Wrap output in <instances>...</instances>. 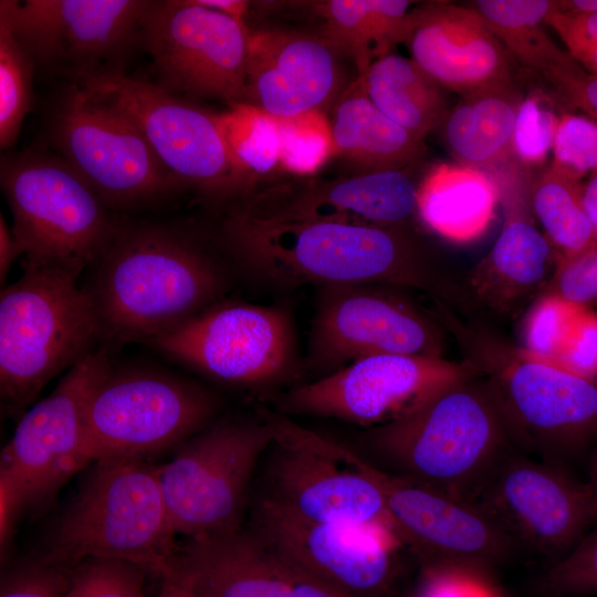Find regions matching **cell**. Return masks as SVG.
<instances>
[{
    "label": "cell",
    "instance_id": "obj_4",
    "mask_svg": "<svg viewBox=\"0 0 597 597\" xmlns=\"http://www.w3.org/2000/svg\"><path fill=\"white\" fill-rule=\"evenodd\" d=\"M365 443L383 470L471 503L519 451L489 383L476 370L409 415L368 429Z\"/></svg>",
    "mask_w": 597,
    "mask_h": 597
},
{
    "label": "cell",
    "instance_id": "obj_16",
    "mask_svg": "<svg viewBox=\"0 0 597 597\" xmlns=\"http://www.w3.org/2000/svg\"><path fill=\"white\" fill-rule=\"evenodd\" d=\"M273 433L259 498L314 523L397 536L378 488L337 461L287 416L262 409ZM399 540V538H398Z\"/></svg>",
    "mask_w": 597,
    "mask_h": 597
},
{
    "label": "cell",
    "instance_id": "obj_48",
    "mask_svg": "<svg viewBox=\"0 0 597 597\" xmlns=\"http://www.w3.org/2000/svg\"><path fill=\"white\" fill-rule=\"evenodd\" d=\"M270 556L273 558L285 583L287 597H353L324 582L308 576L271 554Z\"/></svg>",
    "mask_w": 597,
    "mask_h": 597
},
{
    "label": "cell",
    "instance_id": "obj_9",
    "mask_svg": "<svg viewBox=\"0 0 597 597\" xmlns=\"http://www.w3.org/2000/svg\"><path fill=\"white\" fill-rule=\"evenodd\" d=\"M273 443L266 420L229 417L211 421L158 465L166 505L185 538L239 530L254 471Z\"/></svg>",
    "mask_w": 597,
    "mask_h": 597
},
{
    "label": "cell",
    "instance_id": "obj_54",
    "mask_svg": "<svg viewBox=\"0 0 597 597\" xmlns=\"http://www.w3.org/2000/svg\"><path fill=\"white\" fill-rule=\"evenodd\" d=\"M597 506V442L587 455V480Z\"/></svg>",
    "mask_w": 597,
    "mask_h": 597
},
{
    "label": "cell",
    "instance_id": "obj_29",
    "mask_svg": "<svg viewBox=\"0 0 597 597\" xmlns=\"http://www.w3.org/2000/svg\"><path fill=\"white\" fill-rule=\"evenodd\" d=\"M328 119L334 156L356 165L362 174L406 169L423 154V143L371 103L360 76L336 98Z\"/></svg>",
    "mask_w": 597,
    "mask_h": 597
},
{
    "label": "cell",
    "instance_id": "obj_50",
    "mask_svg": "<svg viewBox=\"0 0 597 597\" xmlns=\"http://www.w3.org/2000/svg\"><path fill=\"white\" fill-rule=\"evenodd\" d=\"M197 2L206 8L230 15L243 23L249 13V1L242 0H197Z\"/></svg>",
    "mask_w": 597,
    "mask_h": 597
},
{
    "label": "cell",
    "instance_id": "obj_42",
    "mask_svg": "<svg viewBox=\"0 0 597 597\" xmlns=\"http://www.w3.org/2000/svg\"><path fill=\"white\" fill-rule=\"evenodd\" d=\"M552 153L551 163L577 179L597 174V123L584 114L561 113Z\"/></svg>",
    "mask_w": 597,
    "mask_h": 597
},
{
    "label": "cell",
    "instance_id": "obj_12",
    "mask_svg": "<svg viewBox=\"0 0 597 597\" xmlns=\"http://www.w3.org/2000/svg\"><path fill=\"white\" fill-rule=\"evenodd\" d=\"M317 446L378 488L397 537L418 565L446 563L493 572L520 552L476 503L385 471L332 439L320 436Z\"/></svg>",
    "mask_w": 597,
    "mask_h": 597
},
{
    "label": "cell",
    "instance_id": "obj_23",
    "mask_svg": "<svg viewBox=\"0 0 597 597\" xmlns=\"http://www.w3.org/2000/svg\"><path fill=\"white\" fill-rule=\"evenodd\" d=\"M417 191L406 169L331 180L296 177L255 189L230 212L271 224L333 221L407 228L418 217Z\"/></svg>",
    "mask_w": 597,
    "mask_h": 597
},
{
    "label": "cell",
    "instance_id": "obj_7",
    "mask_svg": "<svg viewBox=\"0 0 597 597\" xmlns=\"http://www.w3.org/2000/svg\"><path fill=\"white\" fill-rule=\"evenodd\" d=\"M0 181L23 268L77 280L121 227L91 185L62 156L28 150L1 159Z\"/></svg>",
    "mask_w": 597,
    "mask_h": 597
},
{
    "label": "cell",
    "instance_id": "obj_38",
    "mask_svg": "<svg viewBox=\"0 0 597 597\" xmlns=\"http://www.w3.org/2000/svg\"><path fill=\"white\" fill-rule=\"evenodd\" d=\"M580 308L556 295L542 294L522 316L519 344L554 363Z\"/></svg>",
    "mask_w": 597,
    "mask_h": 597
},
{
    "label": "cell",
    "instance_id": "obj_37",
    "mask_svg": "<svg viewBox=\"0 0 597 597\" xmlns=\"http://www.w3.org/2000/svg\"><path fill=\"white\" fill-rule=\"evenodd\" d=\"M559 116L545 93L540 90L525 93L513 134V155L524 168L532 170L545 164L553 149Z\"/></svg>",
    "mask_w": 597,
    "mask_h": 597
},
{
    "label": "cell",
    "instance_id": "obj_8",
    "mask_svg": "<svg viewBox=\"0 0 597 597\" xmlns=\"http://www.w3.org/2000/svg\"><path fill=\"white\" fill-rule=\"evenodd\" d=\"M112 368L106 348L93 350L21 417L0 457L2 546L8 545L23 511L48 502L92 463L84 438L87 405Z\"/></svg>",
    "mask_w": 597,
    "mask_h": 597
},
{
    "label": "cell",
    "instance_id": "obj_53",
    "mask_svg": "<svg viewBox=\"0 0 597 597\" xmlns=\"http://www.w3.org/2000/svg\"><path fill=\"white\" fill-rule=\"evenodd\" d=\"M554 9L564 13H597V0H555Z\"/></svg>",
    "mask_w": 597,
    "mask_h": 597
},
{
    "label": "cell",
    "instance_id": "obj_45",
    "mask_svg": "<svg viewBox=\"0 0 597 597\" xmlns=\"http://www.w3.org/2000/svg\"><path fill=\"white\" fill-rule=\"evenodd\" d=\"M544 24L557 33L578 65L597 76V13H564L553 8Z\"/></svg>",
    "mask_w": 597,
    "mask_h": 597
},
{
    "label": "cell",
    "instance_id": "obj_25",
    "mask_svg": "<svg viewBox=\"0 0 597 597\" xmlns=\"http://www.w3.org/2000/svg\"><path fill=\"white\" fill-rule=\"evenodd\" d=\"M404 44L420 69L459 96L519 80L515 62L469 6L432 1L410 10Z\"/></svg>",
    "mask_w": 597,
    "mask_h": 597
},
{
    "label": "cell",
    "instance_id": "obj_18",
    "mask_svg": "<svg viewBox=\"0 0 597 597\" xmlns=\"http://www.w3.org/2000/svg\"><path fill=\"white\" fill-rule=\"evenodd\" d=\"M147 344L207 376L244 388L280 383L296 359L293 325L279 306L216 303Z\"/></svg>",
    "mask_w": 597,
    "mask_h": 597
},
{
    "label": "cell",
    "instance_id": "obj_27",
    "mask_svg": "<svg viewBox=\"0 0 597 597\" xmlns=\"http://www.w3.org/2000/svg\"><path fill=\"white\" fill-rule=\"evenodd\" d=\"M524 95L516 80L460 96L438 127L454 163L492 175L516 160L513 134Z\"/></svg>",
    "mask_w": 597,
    "mask_h": 597
},
{
    "label": "cell",
    "instance_id": "obj_34",
    "mask_svg": "<svg viewBox=\"0 0 597 597\" xmlns=\"http://www.w3.org/2000/svg\"><path fill=\"white\" fill-rule=\"evenodd\" d=\"M217 122L247 196L254 190L256 179L280 166L275 117L250 104L238 103L217 114Z\"/></svg>",
    "mask_w": 597,
    "mask_h": 597
},
{
    "label": "cell",
    "instance_id": "obj_44",
    "mask_svg": "<svg viewBox=\"0 0 597 597\" xmlns=\"http://www.w3.org/2000/svg\"><path fill=\"white\" fill-rule=\"evenodd\" d=\"M544 293L580 307L593 308L597 303V245L577 255L559 259Z\"/></svg>",
    "mask_w": 597,
    "mask_h": 597
},
{
    "label": "cell",
    "instance_id": "obj_46",
    "mask_svg": "<svg viewBox=\"0 0 597 597\" xmlns=\"http://www.w3.org/2000/svg\"><path fill=\"white\" fill-rule=\"evenodd\" d=\"M588 378H597V311L582 307L554 362Z\"/></svg>",
    "mask_w": 597,
    "mask_h": 597
},
{
    "label": "cell",
    "instance_id": "obj_3",
    "mask_svg": "<svg viewBox=\"0 0 597 597\" xmlns=\"http://www.w3.org/2000/svg\"><path fill=\"white\" fill-rule=\"evenodd\" d=\"M91 294L102 337L148 343L217 303L221 264L189 235L157 224L122 226L96 260Z\"/></svg>",
    "mask_w": 597,
    "mask_h": 597
},
{
    "label": "cell",
    "instance_id": "obj_19",
    "mask_svg": "<svg viewBox=\"0 0 597 597\" xmlns=\"http://www.w3.org/2000/svg\"><path fill=\"white\" fill-rule=\"evenodd\" d=\"M467 360L378 355L281 395L280 413L334 418L368 429L398 420L474 373Z\"/></svg>",
    "mask_w": 597,
    "mask_h": 597
},
{
    "label": "cell",
    "instance_id": "obj_41",
    "mask_svg": "<svg viewBox=\"0 0 597 597\" xmlns=\"http://www.w3.org/2000/svg\"><path fill=\"white\" fill-rule=\"evenodd\" d=\"M147 576L125 562L87 559L73 568L64 597H145Z\"/></svg>",
    "mask_w": 597,
    "mask_h": 597
},
{
    "label": "cell",
    "instance_id": "obj_26",
    "mask_svg": "<svg viewBox=\"0 0 597 597\" xmlns=\"http://www.w3.org/2000/svg\"><path fill=\"white\" fill-rule=\"evenodd\" d=\"M175 569L195 597H287L273 558L243 527L185 538Z\"/></svg>",
    "mask_w": 597,
    "mask_h": 597
},
{
    "label": "cell",
    "instance_id": "obj_17",
    "mask_svg": "<svg viewBox=\"0 0 597 597\" xmlns=\"http://www.w3.org/2000/svg\"><path fill=\"white\" fill-rule=\"evenodd\" d=\"M52 138L107 207L145 203L182 186L128 118L77 85L55 114Z\"/></svg>",
    "mask_w": 597,
    "mask_h": 597
},
{
    "label": "cell",
    "instance_id": "obj_20",
    "mask_svg": "<svg viewBox=\"0 0 597 597\" xmlns=\"http://www.w3.org/2000/svg\"><path fill=\"white\" fill-rule=\"evenodd\" d=\"M250 30L197 0L153 1L139 43L169 92L243 103Z\"/></svg>",
    "mask_w": 597,
    "mask_h": 597
},
{
    "label": "cell",
    "instance_id": "obj_35",
    "mask_svg": "<svg viewBox=\"0 0 597 597\" xmlns=\"http://www.w3.org/2000/svg\"><path fill=\"white\" fill-rule=\"evenodd\" d=\"M35 64L0 20V146L9 149L18 139L21 125L33 106L32 78Z\"/></svg>",
    "mask_w": 597,
    "mask_h": 597
},
{
    "label": "cell",
    "instance_id": "obj_15",
    "mask_svg": "<svg viewBox=\"0 0 597 597\" xmlns=\"http://www.w3.org/2000/svg\"><path fill=\"white\" fill-rule=\"evenodd\" d=\"M249 531L277 559L353 597H400L402 554L392 533L314 523L259 498Z\"/></svg>",
    "mask_w": 597,
    "mask_h": 597
},
{
    "label": "cell",
    "instance_id": "obj_2",
    "mask_svg": "<svg viewBox=\"0 0 597 597\" xmlns=\"http://www.w3.org/2000/svg\"><path fill=\"white\" fill-rule=\"evenodd\" d=\"M462 359L489 383L516 449L566 467L597 442V378L537 357L501 328L431 298Z\"/></svg>",
    "mask_w": 597,
    "mask_h": 597
},
{
    "label": "cell",
    "instance_id": "obj_14",
    "mask_svg": "<svg viewBox=\"0 0 597 597\" xmlns=\"http://www.w3.org/2000/svg\"><path fill=\"white\" fill-rule=\"evenodd\" d=\"M74 85L128 118L182 186L195 187L217 199L245 195L217 114L180 100L159 84L125 73Z\"/></svg>",
    "mask_w": 597,
    "mask_h": 597
},
{
    "label": "cell",
    "instance_id": "obj_31",
    "mask_svg": "<svg viewBox=\"0 0 597 597\" xmlns=\"http://www.w3.org/2000/svg\"><path fill=\"white\" fill-rule=\"evenodd\" d=\"M358 76L371 103L421 143L440 126L452 106L449 91L411 59L399 54L378 59Z\"/></svg>",
    "mask_w": 597,
    "mask_h": 597
},
{
    "label": "cell",
    "instance_id": "obj_13",
    "mask_svg": "<svg viewBox=\"0 0 597 597\" xmlns=\"http://www.w3.org/2000/svg\"><path fill=\"white\" fill-rule=\"evenodd\" d=\"M149 0H1L3 20L35 66L81 84L124 73Z\"/></svg>",
    "mask_w": 597,
    "mask_h": 597
},
{
    "label": "cell",
    "instance_id": "obj_39",
    "mask_svg": "<svg viewBox=\"0 0 597 597\" xmlns=\"http://www.w3.org/2000/svg\"><path fill=\"white\" fill-rule=\"evenodd\" d=\"M544 597L597 596V524L562 558L536 579Z\"/></svg>",
    "mask_w": 597,
    "mask_h": 597
},
{
    "label": "cell",
    "instance_id": "obj_28",
    "mask_svg": "<svg viewBox=\"0 0 597 597\" xmlns=\"http://www.w3.org/2000/svg\"><path fill=\"white\" fill-rule=\"evenodd\" d=\"M499 205L496 182L488 174L458 163L438 164L418 182L419 219L453 243L482 237L495 219Z\"/></svg>",
    "mask_w": 597,
    "mask_h": 597
},
{
    "label": "cell",
    "instance_id": "obj_47",
    "mask_svg": "<svg viewBox=\"0 0 597 597\" xmlns=\"http://www.w3.org/2000/svg\"><path fill=\"white\" fill-rule=\"evenodd\" d=\"M544 80L556 96L570 108L583 112L597 123V76L586 72L572 57L554 69Z\"/></svg>",
    "mask_w": 597,
    "mask_h": 597
},
{
    "label": "cell",
    "instance_id": "obj_51",
    "mask_svg": "<svg viewBox=\"0 0 597 597\" xmlns=\"http://www.w3.org/2000/svg\"><path fill=\"white\" fill-rule=\"evenodd\" d=\"M160 580L158 597H195L186 578L176 569Z\"/></svg>",
    "mask_w": 597,
    "mask_h": 597
},
{
    "label": "cell",
    "instance_id": "obj_24",
    "mask_svg": "<svg viewBox=\"0 0 597 597\" xmlns=\"http://www.w3.org/2000/svg\"><path fill=\"white\" fill-rule=\"evenodd\" d=\"M339 55L320 34L250 31L243 103L277 118L324 112L343 92Z\"/></svg>",
    "mask_w": 597,
    "mask_h": 597
},
{
    "label": "cell",
    "instance_id": "obj_21",
    "mask_svg": "<svg viewBox=\"0 0 597 597\" xmlns=\"http://www.w3.org/2000/svg\"><path fill=\"white\" fill-rule=\"evenodd\" d=\"M519 551L551 559L566 555L597 524V506L586 481L568 468L520 451L495 470L474 501Z\"/></svg>",
    "mask_w": 597,
    "mask_h": 597
},
{
    "label": "cell",
    "instance_id": "obj_10",
    "mask_svg": "<svg viewBox=\"0 0 597 597\" xmlns=\"http://www.w3.org/2000/svg\"><path fill=\"white\" fill-rule=\"evenodd\" d=\"M218 400L179 376L150 369L112 370L87 405L85 450L103 459H144L177 448L209 425Z\"/></svg>",
    "mask_w": 597,
    "mask_h": 597
},
{
    "label": "cell",
    "instance_id": "obj_30",
    "mask_svg": "<svg viewBox=\"0 0 597 597\" xmlns=\"http://www.w3.org/2000/svg\"><path fill=\"white\" fill-rule=\"evenodd\" d=\"M411 1L327 0L313 2L321 33L341 54L349 56L365 74L378 59L405 42Z\"/></svg>",
    "mask_w": 597,
    "mask_h": 597
},
{
    "label": "cell",
    "instance_id": "obj_43",
    "mask_svg": "<svg viewBox=\"0 0 597 597\" xmlns=\"http://www.w3.org/2000/svg\"><path fill=\"white\" fill-rule=\"evenodd\" d=\"M72 570L40 556L2 576L0 597H64Z\"/></svg>",
    "mask_w": 597,
    "mask_h": 597
},
{
    "label": "cell",
    "instance_id": "obj_36",
    "mask_svg": "<svg viewBox=\"0 0 597 597\" xmlns=\"http://www.w3.org/2000/svg\"><path fill=\"white\" fill-rule=\"evenodd\" d=\"M280 136V167L305 178L334 156L329 119L324 112L275 117Z\"/></svg>",
    "mask_w": 597,
    "mask_h": 597
},
{
    "label": "cell",
    "instance_id": "obj_11",
    "mask_svg": "<svg viewBox=\"0 0 597 597\" xmlns=\"http://www.w3.org/2000/svg\"><path fill=\"white\" fill-rule=\"evenodd\" d=\"M399 286H321L305 368L324 377L363 358L411 355L443 358L446 336L430 310Z\"/></svg>",
    "mask_w": 597,
    "mask_h": 597
},
{
    "label": "cell",
    "instance_id": "obj_1",
    "mask_svg": "<svg viewBox=\"0 0 597 597\" xmlns=\"http://www.w3.org/2000/svg\"><path fill=\"white\" fill-rule=\"evenodd\" d=\"M224 242L252 274L273 284H383L415 289L452 307L460 276L441 269L407 228L348 222L271 224L229 211Z\"/></svg>",
    "mask_w": 597,
    "mask_h": 597
},
{
    "label": "cell",
    "instance_id": "obj_6",
    "mask_svg": "<svg viewBox=\"0 0 597 597\" xmlns=\"http://www.w3.org/2000/svg\"><path fill=\"white\" fill-rule=\"evenodd\" d=\"M76 279L23 268L0 293V392L9 413L34 401L56 375L94 349L102 337L95 303Z\"/></svg>",
    "mask_w": 597,
    "mask_h": 597
},
{
    "label": "cell",
    "instance_id": "obj_40",
    "mask_svg": "<svg viewBox=\"0 0 597 597\" xmlns=\"http://www.w3.org/2000/svg\"><path fill=\"white\" fill-rule=\"evenodd\" d=\"M407 597H503L493 572L457 564L418 565Z\"/></svg>",
    "mask_w": 597,
    "mask_h": 597
},
{
    "label": "cell",
    "instance_id": "obj_49",
    "mask_svg": "<svg viewBox=\"0 0 597 597\" xmlns=\"http://www.w3.org/2000/svg\"><path fill=\"white\" fill-rule=\"evenodd\" d=\"M21 255L20 247L9 229L2 214L0 216V282L3 287V282L10 271L14 259Z\"/></svg>",
    "mask_w": 597,
    "mask_h": 597
},
{
    "label": "cell",
    "instance_id": "obj_32",
    "mask_svg": "<svg viewBox=\"0 0 597 597\" xmlns=\"http://www.w3.org/2000/svg\"><path fill=\"white\" fill-rule=\"evenodd\" d=\"M468 6L482 17L517 66L544 78L570 60L542 27L554 0H476Z\"/></svg>",
    "mask_w": 597,
    "mask_h": 597
},
{
    "label": "cell",
    "instance_id": "obj_33",
    "mask_svg": "<svg viewBox=\"0 0 597 597\" xmlns=\"http://www.w3.org/2000/svg\"><path fill=\"white\" fill-rule=\"evenodd\" d=\"M583 184L552 163L532 181L533 214L558 260L597 245L583 205Z\"/></svg>",
    "mask_w": 597,
    "mask_h": 597
},
{
    "label": "cell",
    "instance_id": "obj_22",
    "mask_svg": "<svg viewBox=\"0 0 597 597\" xmlns=\"http://www.w3.org/2000/svg\"><path fill=\"white\" fill-rule=\"evenodd\" d=\"M490 177L499 187L503 224L489 253L461 276L458 311L498 325L522 317L544 293L558 256L532 211L531 170L514 160Z\"/></svg>",
    "mask_w": 597,
    "mask_h": 597
},
{
    "label": "cell",
    "instance_id": "obj_52",
    "mask_svg": "<svg viewBox=\"0 0 597 597\" xmlns=\"http://www.w3.org/2000/svg\"><path fill=\"white\" fill-rule=\"evenodd\" d=\"M583 205L597 237V174L584 180Z\"/></svg>",
    "mask_w": 597,
    "mask_h": 597
},
{
    "label": "cell",
    "instance_id": "obj_5",
    "mask_svg": "<svg viewBox=\"0 0 597 597\" xmlns=\"http://www.w3.org/2000/svg\"><path fill=\"white\" fill-rule=\"evenodd\" d=\"M177 536L158 465L103 459L88 465L41 557L69 569L93 558L119 561L161 579L175 572Z\"/></svg>",
    "mask_w": 597,
    "mask_h": 597
}]
</instances>
